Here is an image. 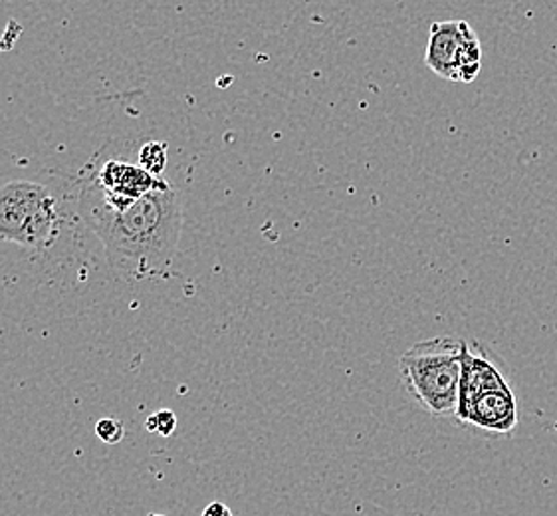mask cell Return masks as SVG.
I'll return each instance as SVG.
<instances>
[{
    "instance_id": "cell-10",
    "label": "cell",
    "mask_w": 557,
    "mask_h": 516,
    "mask_svg": "<svg viewBox=\"0 0 557 516\" xmlns=\"http://www.w3.org/2000/svg\"><path fill=\"white\" fill-rule=\"evenodd\" d=\"M201 516H235L228 505H224L223 501H212L211 505L205 506Z\"/></svg>"
},
{
    "instance_id": "cell-8",
    "label": "cell",
    "mask_w": 557,
    "mask_h": 516,
    "mask_svg": "<svg viewBox=\"0 0 557 516\" xmlns=\"http://www.w3.org/2000/svg\"><path fill=\"white\" fill-rule=\"evenodd\" d=\"M177 416L171 409H161L147 417L146 429L149 433H159L161 438H171L177 431Z\"/></svg>"
},
{
    "instance_id": "cell-9",
    "label": "cell",
    "mask_w": 557,
    "mask_h": 516,
    "mask_svg": "<svg viewBox=\"0 0 557 516\" xmlns=\"http://www.w3.org/2000/svg\"><path fill=\"white\" fill-rule=\"evenodd\" d=\"M96 435L106 445H117L125 438V426L115 417H103L96 423Z\"/></svg>"
},
{
    "instance_id": "cell-11",
    "label": "cell",
    "mask_w": 557,
    "mask_h": 516,
    "mask_svg": "<svg viewBox=\"0 0 557 516\" xmlns=\"http://www.w3.org/2000/svg\"><path fill=\"white\" fill-rule=\"evenodd\" d=\"M149 516H168V515H156V513H151Z\"/></svg>"
},
{
    "instance_id": "cell-5",
    "label": "cell",
    "mask_w": 557,
    "mask_h": 516,
    "mask_svg": "<svg viewBox=\"0 0 557 516\" xmlns=\"http://www.w3.org/2000/svg\"><path fill=\"white\" fill-rule=\"evenodd\" d=\"M165 187L169 183L163 177H156L141 165H132L120 159L106 161L96 173V192L113 211H125L141 197Z\"/></svg>"
},
{
    "instance_id": "cell-1",
    "label": "cell",
    "mask_w": 557,
    "mask_h": 516,
    "mask_svg": "<svg viewBox=\"0 0 557 516\" xmlns=\"http://www.w3.org/2000/svg\"><path fill=\"white\" fill-rule=\"evenodd\" d=\"M84 217L98 236L112 269L146 279L168 269L177 255L183 201L175 187L157 189L125 211H113L94 189L84 193Z\"/></svg>"
},
{
    "instance_id": "cell-3",
    "label": "cell",
    "mask_w": 557,
    "mask_h": 516,
    "mask_svg": "<svg viewBox=\"0 0 557 516\" xmlns=\"http://www.w3.org/2000/svg\"><path fill=\"white\" fill-rule=\"evenodd\" d=\"M58 205L48 187L11 181L0 187V241L45 250L58 236Z\"/></svg>"
},
{
    "instance_id": "cell-4",
    "label": "cell",
    "mask_w": 557,
    "mask_h": 516,
    "mask_svg": "<svg viewBox=\"0 0 557 516\" xmlns=\"http://www.w3.org/2000/svg\"><path fill=\"white\" fill-rule=\"evenodd\" d=\"M424 62L441 78L470 84L482 66L479 36L465 21L435 23L429 33Z\"/></svg>"
},
{
    "instance_id": "cell-7",
    "label": "cell",
    "mask_w": 557,
    "mask_h": 516,
    "mask_svg": "<svg viewBox=\"0 0 557 516\" xmlns=\"http://www.w3.org/2000/svg\"><path fill=\"white\" fill-rule=\"evenodd\" d=\"M168 149L165 142H147L146 146L139 149V165L151 175L163 177L169 161Z\"/></svg>"
},
{
    "instance_id": "cell-2",
    "label": "cell",
    "mask_w": 557,
    "mask_h": 516,
    "mask_svg": "<svg viewBox=\"0 0 557 516\" xmlns=\"http://www.w3.org/2000/svg\"><path fill=\"white\" fill-rule=\"evenodd\" d=\"M462 344L460 337H431L417 342L399 358L407 392L433 417H457Z\"/></svg>"
},
{
    "instance_id": "cell-6",
    "label": "cell",
    "mask_w": 557,
    "mask_h": 516,
    "mask_svg": "<svg viewBox=\"0 0 557 516\" xmlns=\"http://www.w3.org/2000/svg\"><path fill=\"white\" fill-rule=\"evenodd\" d=\"M457 421L462 426L479 427L494 435H510L518 426V402L513 388L492 390L458 405Z\"/></svg>"
}]
</instances>
